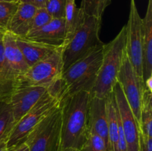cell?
<instances>
[{"instance_id": "obj_8", "label": "cell", "mask_w": 152, "mask_h": 151, "mask_svg": "<svg viewBox=\"0 0 152 151\" xmlns=\"http://www.w3.org/2000/svg\"><path fill=\"white\" fill-rule=\"evenodd\" d=\"M117 82L123 90V94L136 118L140 129L141 102L145 86L143 80L135 72L126 51L117 76Z\"/></svg>"}, {"instance_id": "obj_12", "label": "cell", "mask_w": 152, "mask_h": 151, "mask_svg": "<svg viewBox=\"0 0 152 151\" xmlns=\"http://www.w3.org/2000/svg\"><path fill=\"white\" fill-rule=\"evenodd\" d=\"M2 40L6 65L19 87V80L28 70L29 66L16 44V36L9 31H5Z\"/></svg>"}, {"instance_id": "obj_27", "label": "cell", "mask_w": 152, "mask_h": 151, "mask_svg": "<svg viewBox=\"0 0 152 151\" xmlns=\"http://www.w3.org/2000/svg\"><path fill=\"white\" fill-rule=\"evenodd\" d=\"M53 18L48 13L45 8H37L34 18H33L31 30L42 28L47 23H48Z\"/></svg>"}, {"instance_id": "obj_34", "label": "cell", "mask_w": 152, "mask_h": 151, "mask_svg": "<svg viewBox=\"0 0 152 151\" xmlns=\"http://www.w3.org/2000/svg\"><path fill=\"white\" fill-rule=\"evenodd\" d=\"M19 1H20V0H19Z\"/></svg>"}, {"instance_id": "obj_21", "label": "cell", "mask_w": 152, "mask_h": 151, "mask_svg": "<svg viewBox=\"0 0 152 151\" xmlns=\"http://www.w3.org/2000/svg\"><path fill=\"white\" fill-rule=\"evenodd\" d=\"M140 130L152 137V92L146 88L144 89L141 102Z\"/></svg>"}, {"instance_id": "obj_31", "label": "cell", "mask_w": 152, "mask_h": 151, "mask_svg": "<svg viewBox=\"0 0 152 151\" xmlns=\"http://www.w3.org/2000/svg\"><path fill=\"white\" fill-rule=\"evenodd\" d=\"M144 86H145V88L148 89V90L152 92V76L147 78V79L144 81Z\"/></svg>"}, {"instance_id": "obj_1", "label": "cell", "mask_w": 152, "mask_h": 151, "mask_svg": "<svg viewBox=\"0 0 152 151\" xmlns=\"http://www.w3.org/2000/svg\"><path fill=\"white\" fill-rule=\"evenodd\" d=\"M91 93L65 94L61 99L62 128L59 151H80L88 135V114Z\"/></svg>"}, {"instance_id": "obj_11", "label": "cell", "mask_w": 152, "mask_h": 151, "mask_svg": "<svg viewBox=\"0 0 152 151\" xmlns=\"http://www.w3.org/2000/svg\"><path fill=\"white\" fill-rule=\"evenodd\" d=\"M48 90V87L43 86L18 87L8 101L11 106L15 123L19 121Z\"/></svg>"}, {"instance_id": "obj_16", "label": "cell", "mask_w": 152, "mask_h": 151, "mask_svg": "<svg viewBox=\"0 0 152 151\" xmlns=\"http://www.w3.org/2000/svg\"><path fill=\"white\" fill-rule=\"evenodd\" d=\"M16 43L29 67L48 57L59 47L18 36H16Z\"/></svg>"}, {"instance_id": "obj_14", "label": "cell", "mask_w": 152, "mask_h": 151, "mask_svg": "<svg viewBox=\"0 0 152 151\" xmlns=\"http://www.w3.org/2000/svg\"><path fill=\"white\" fill-rule=\"evenodd\" d=\"M25 38L56 47L64 45L65 41V19H52L42 28L30 31Z\"/></svg>"}, {"instance_id": "obj_17", "label": "cell", "mask_w": 152, "mask_h": 151, "mask_svg": "<svg viewBox=\"0 0 152 151\" xmlns=\"http://www.w3.org/2000/svg\"><path fill=\"white\" fill-rule=\"evenodd\" d=\"M37 8L31 4L19 2L17 9L9 22L7 31L18 37L25 38L31 30L33 18Z\"/></svg>"}, {"instance_id": "obj_19", "label": "cell", "mask_w": 152, "mask_h": 151, "mask_svg": "<svg viewBox=\"0 0 152 151\" xmlns=\"http://www.w3.org/2000/svg\"><path fill=\"white\" fill-rule=\"evenodd\" d=\"M3 34L4 33H0V102H8L13 92L18 87V84L9 72L4 61Z\"/></svg>"}, {"instance_id": "obj_10", "label": "cell", "mask_w": 152, "mask_h": 151, "mask_svg": "<svg viewBox=\"0 0 152 151\" xmlns=\"http://www.w3.org/2000/svg\"><path fill=\"white\" fill-rule=\"evenodd\" d=\"M113 93L124 131L127 151H139V126L118 82Z\"/></svg>"}, {"instance_id": "obj_4", "label": "cell", "mask_w": 152, "mask_h": 151, "mask_svg": "<svg viewBox=\"0 0 152 151\" xmlns=\"http://www.w3.org/2000/svg\"><path fill=\"white\" fill-rule=\"evenodd\" d=\"M102 19L86 15L83 23L71 39L63 45V70L96 48L104 46L99 38Z\"/></svg>"}, {"instance_id": "obj_24", "label": "cell", "mask_w": 152, "mask_h": 151, "mask_svg": "<svg viewBox=\"0 0 152 151\" xmlns=\"http://www.w3.org/2000/svg\"><path fill=\"white\" fill-rule=\"evenodd\" d=\"M19 3L0 1V33L7 31L9 22L16 12Z\"/></svg>"}, {"instance_id": "obj_2", "label": "cell", "mask_w": 152, "mask_h": 151, "mask_svg": "<svg viewBox=\"0 0 152 151\" xmlns=\"http://www.w3.org/2000/svg\"><path fill=\"white\" fill-rule=\"evenodd\" d=\"M126 27L124 25L112 41L104 44L102 63L91 92V96L105 99L113 92L126 51Z\"/></svg>"}, {"instance_id": "obj_22", "label": "cell", "mask_w": 152, "mask_h": 151, "mask_svg": "<svg viewBox=\"0 0 152 151\" xmlns=\"http://www.w3.org/2000/svg\"><path fill=\"white\" fill-rule=\"evenodd\" d=\"M15 124L10 103L0 102V142L7 140Z\"/></svg>"}, {"instance_id": "obj_28", "label": "cell", "mask_w": 152, "mask_h": 151, "mask_svg": "<svg viewBox=\"0 0 152 151\" xmlns=\"http://www.w3.org/2000/svg\"><path fill=\"white\" fill-rule=\"evenodd\" d=\"M139 151H152V137L139 131Z\"/></svg>"}, {"instance_id": "obj_13", "label": "cell", "mask_w": 152, "mask_h": 151, "mask_svg": "<svg viewBox=\"0 0 152 151\" xmlns=\"http://www.w3.org/2000/svg\"><path fill=\"white\" fill-rule=\"evenodd\" d=\"M105 99H100L91 95L88 114V133H95L100 136L105 141L109 151Z\"/></svg>"}, {"instance_id": "obj_25", "label": "cell", "mask_w": 152, "mask_h": 151, "mask_svg": "<svg viewBox=\"0 0 152 151\" xmlns=\"http://www.w3.org/2000/svg\"><path fill=\"white\" fill-rule=\"evenodd\" d=\"M80 151H108L105 141L95 133H89Z\"/></svg>"}, {"instance_id": "obj_6", "label": "cell", "mask_w": 152, "mask_h": 151, "mask_svg": "<svg viewBox=\"0 0 152 151\" xmlns=\"http://www.w3.org/2000/svg\"><path fill=\"white\" fill-rule=\"evenodd\" d=\"M61 128L62 108L59 104L36 125L25 143L29 151H59Z\"/></svg>"}, {"instance_id": "obj_29", "label": "cell", "mask_w": 152, "mask_h": 151, "mask_svg": "<svg viewBox=\"0 0 152 151\" xmlns=\"http://www.w3.org/2000/svg\"><path fill=\"white\" fill-rule=\"evenodd\" d=\"M48 0H20L19 2H25L34 6L37 8H45Z\"/></svg>"}, {"instance_id": "obj_30", "label": "cell", "mask_w": 152, "mask_h": 151, "mask_svg": "<svg viewBox=\"0 0 152 151\" xmlns=\"http://www.w3.org/2000/svg\"><path fill=\"white\" fill-rule=\"evenodd\" d=\"M7 151H29L28 145L24 142V143L19 144L12 147L7 148Z\"/></svg>"}, {"instance_id": "obj_18", "label": "cell", "mask_w": 152, "mask_h": 151, "mask_svg": "<svg viewBox=\"0 0 152 151\" xmlns=\"http://www.w3.org/2000/svg\"><path fill=\"white\" fill-rule=\"evenodd\" d=\"M105 102L108 132V150L109 151H117L118 142L119 113L113 92L107 96Z\"/></svg>"}, {"instance_id": "obj_3", "label": "cell", "mask_w": 152, "mask_h": 151, "mask_svg": "<svg viewBox=\"0 0 152 151\" xmlns=\"http://www.w3.org/2000/svg\"><path fill=\"white\" fill-rule=\"evenodd\" d=\"M102 53L103 47L96 48L63 70L62 81L65 94L91 92L102 63Z\"/></svg>"}, {"instance_id": "obj_26", "label": "cell", "mask_w": 152, "mask_h": 151, "mask_svg": "<svg viewBox=\"0 0 152 151\" xmlns=\"http://www.w3.org/2000/svg\"><path fill=\"white\" fill-rule=\"evenodd\" d=\"M66 0H48L45 8L53 19L65 17Z\"/></svg>"}, {"instance_id": "obj_20", "label": "cell", "mask_w": 152, "mask_h": 151, "mask_svg": "<svg viewBox=\"0 0 152 151\" xmlns=\"http://www.w3.org/2000/svg\"><path fill=\"white\" fill-rule=\"evenodd\" d=\"M86 14L80 7L76 5L75 0H66L65 12V41L64 44L71 39L76 31L83 23Z\"/></svg>"}, {"instance_id": "obj_5", "label": "cell", "mask_w": 152, "mask_h": 151, "mask_svg": "<svg viewBox=\"0 0 152 151\" xmlns=\"http://www.w3.org/2000/svg\"><path fill=\"white\" fill-rule=\"evenodd\" d=\"M64 95L65 91L62 85L46 92L36 105L16 123L7 140V147L24 143L36 125L60 104Z\"/></svg>"}, {"instance_id": "obj_32", "label": "cell", "mask_w": 152, "mask_h": 151, "mask_svg": "<svg viewBox=\"0 0 152 151\" xmlns=\"http://www.w3.org/2000/svg\"><path fill=\"white\" fill-rule=\"evenodd\" d=\"M0 151H7V141H2L0 142Z\"/></svg>"}, {"instance_id": "obj_33", "label": "cell", "mask_w": 152, "mask_h": 151, "mask_svg": "<svg viewBox=\"0 0 152 151\" xmlns=\"http://www.w3.org/2000/svg\"><path fill=\"white\" fill-rule=\"evenodd\" d=\"M0 1H4V2H19V0H0Z\"/></svg>"}, {"instance_id": "obj_7", "label": "cell", "mask_w": 152, "mask_h": 151, "mask_svg": "<svg viewBox=\"0 0 152 151\" xmlns=\"http://www.w3.org/2000/svg\"><path fill=\"white\" fill-rule=\"evenodd\" d=\"M63 45L50 56L29 67L19 80V86H43L49 90L62 84Z\"/></svg>"}, {"instance_id": "obj_23", "label": "cell", "mask_w": 152, "mask_h": 151, "mask_svg": "<svg viewBox=\"0 0 152 151\" xmlns=\"http://www.w3.org/2000/svg\"><path fill=\"white\" fill-rule=\"evenodd\" d=\"M111 3V0H82L80 8L87 16L102 19L105 9Z\"/></svg>"}, {"instance_id": "obj_15", "label": "cell", "mask_w": 152, "mask_h": 151, "mask_svg": "<svg viewBox=\"0 0 152 151\" xmlns=\"http://www.w3.org/2000/svg\"><path fill=\"white\" fill-rule=\"evenodd\" d=\"M143 82L152 76V0H148L146 13L141 25Z\"/></svg>"}, {"instance_id": "obj_9", "label": "cell", "mask_w": 152, "mask_h": 151, "mask_svg": "<svg viewBox=\"0 0 152 151\" xmlns=\"http://www.w3.org/2000/svg\"><path fill=\"white\" fill-rule=\"evenodd\" d=\"M142 18L140 16L135 0H131L130 12L126 27V52L138 76L142 79ZM143 80V79H142Z\"/></svg>"}]
</instances>
